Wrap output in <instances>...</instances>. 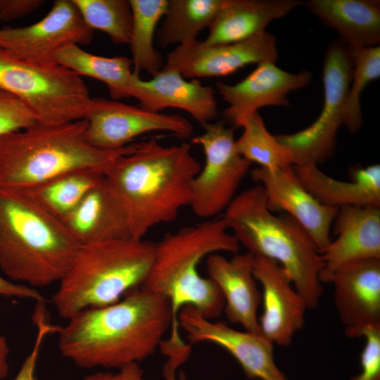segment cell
Here are the masks:
<instances>
[{
	"label": "cell",
	"instance_id": "21",
	"mask_svg": "<svg viewBox=\"0 0 380 380\" xmlns=\"http://www.w3.org/2000/svg\"><path fill=\"white\" fill-rule=\"evenodd\" d=\"M206 258L208 277L224 298V311L228 319L241 324L246 331L260 333L258 309L262 293L253 274V255L248 252L235 253L227 259L214 253Z\"/></svg>",
	"mask_w": 380,
	"mask_h": 380
},
{
	"label": "cell",
	"instance_id": "40",
	"mask_svg": "<svg viewBox=\"0 0 380 380\" xmlns=\"http://www.w3.org/2000/svg\"><path fill=\"white\" fill-rule=\"evenodd\" d=\"M165 379H166V380H176L175 376H170V377H168V378H166ZM181 380H185V378H184V376H182L181 377Z\"/></svg>",
	"mask_w": 380,
	"mask_h": 380
},
{
	"label": "cell",
	"instance_id": "37",
	"mask_svg": "<svg viewBox=\"0 0 380 380\" xmlns=\"http://www.w3.org/2000/svg\"><path fill=\"white\" fill-rule=\"evenodd\" d=\"M84 380H145L139 363L127 365L116 372H98L84 377Z\"/></svg>",
	"mask_w": 380,
	"mask_h": 380
},
{
	"label": "cell",
	"instance_id": "39",
	"mask_svg": "<svg viewBox=\"0 0 380 380\" xmlns=\"http://www.w3.org/2000/svg\"><path fill=\"white\" fill-rule=\"evenodd\" d=\"M10 349L6 338L0 335V380L5 378L8 372V357Z\"/></svg>",
	"mask_w": 380,
	"mask_h": 380
},
{
	"label": "cell",
	"instance_id": "10",
	"mask_svg": "<svg viewBox=\"0 0 380 380\" xmlns=\"http://www.w3.org/2000/svg\"><path fill=\"white\" fill-rule=\"evenodd\" d=\"M203 128L192 138L202 147L205 163L192 181L189 206L197 217L209 220L226 210L252 163L237 152L233 127L217 122Z\"/></svg>",
	"mask_w": 380,
	"mask_h": 380
},
{
	"label": "cell",
	"instance_id": "16",
	"mask_svg": "<svg viewBox=\"0 0 380 380\" xmlns=\"http://www.w3.org/2000/svg\"><path fill=\"white\" fill-rule=\"evenodd\" d=\"M253 274L262 286L260 333L274 345L287 346L304 324L308 307L286 271L273 260L253 256Z\"/></svg>",
	"mask_w": 380,
	"mask_h": 380
},
{
	"label": "cell",
	"instance_id": "2",
	"mask_svg": "<svg viewBox=\"0 0 380 380\" xmlns=\"http://www.w3.org/2000/svg\"><path fill=\"white\" fill-rule=\"evenodd\" d=\"M239 246L222 216L166 233L156 243L153 260L141 287L164 297L170 303V334L160 345L168 360H183L190 353V345L183 341L179 334L178 315L183 308L192 307L208 319L224 311V300L220 289L209 277L200 274L199 263L211 254L236 253Z\"/></svg>",
	"mask_w": 380,
	"mask_h": 380
},
{
	"label": "cell",
	"instance_id": "17",
	"mask_svg": "<svg viewBox=\"0 0 380 380\" xmlns=\"http://www.w3.org/2000/svg\"><path fill=\"white\" fill-rule=\"evenodd\" d=\"M308 70L290 73L265 61L239 82L231 85L222 82L216 84L222 99L229 104L224 116L234 127H240L248 115L265 106H290L287 95L292 91L306 87L311 81Z\"/></svg>",
	"mask_w": 380,
	"mask_h": 380
},
{
	"label": "cell",
	"instance_id": "4",
	"mask_svg": "<svg viewBox=\"0 0 380 380\" xmlns=\"http://www.w3.org/2000/svg\"><path fill=\"white\" fill-rule=\"evenodd\" d=\"M80 247L61 219L20 190L0 189V269L9 280L34 289L59 282Z\"/></svg>",
	"mask_w": 380,
	"mask_h": 380
},
{
	"label": "cell",
	"instance_id": "34",
	"mask_svg": "<svg viewBox=\"0 0 380 380\" xmlns=\"http://www.w3.org/2000/svg\"><path fill=\"white\" fill-rule=\"evenodd\" d=\"M36 122L29 107L17 96L0 90V137Z\"/></svg>",
	"mask_w": 380,
	"mask_h": 380
},
{
	"label": "cell",
	"instance_id": "29",
	"mask_svg": "<svg viewBox=\"0 0 380 380\" xmlns=\"http://www.w3.org/2000/svg\"><path fill=\"white\" fill-rule=\"evenodd\" d=\"M224 0H169L167 11L157 31L158 44L163 47L197 39L208 27Z\"/></svg>",
	"mask_w": 380,
	"mask_h": 380
},
{
	"label": "cell",
	"instance_id": "18",
	"mask_svg": "<svg viewBox=\"0 0 380 380\" xmlns=\"http://www.w3.org/2000/svg\"><path fill=\"white\" fill-rule=\"evenodd\" d=\"M329 283L348 337H362L370 327L380 326V259L349 263L337 270Z\"/></svg>",
	"mask_w": 380,
	"mask_h": 380
},
{
	"label": "cell",
	"instance_id": "9",
	"mask_svg": "<svg viewBox=\"0 0 380 380\" xmlns=\"http://www.w3.org/2000/svg\"><path fill=\"white\" fill-rule=\"evenodd\" d=\"M353 64L346 46L332 43L325 53L322 80L324 90L321 113L308 127L275 136L291 153L293 166L317 165L333 154L338 132L344 123V110Z\"/></svg>",
	"mask_w": 380,
	"mask_h": 380
},
{
	"label": "cell",
	"instance_id": "8",
	"mask_svg": "<svg viewBox=\"0 0 380 380\" xmlns=\"http://www.w3.org/2000/svg\"><path fill=\"white\" fill-rule=\"evenodd\" d=\"M0 90L21 99L44 124L85 119L91 100L82 77L72 70L54 61L22 59L1 47Z\"/></svg>",
	"mask_w": 380,
	"mask_h": 380
},
{
	"label": "cell",
	"instance_id": "13",
	"mask_svg": "<svg viewBox=\"0 0 380 380\" xmlns=\"http://www.w3.org/2000/svg\"><path fill=\"white\" fill-rule=\"evenodd\" d=\"M277 58V39L265 31L231 44L207 45L195 39L179 44L167 55L165 66L184 78L197 79L224 77L245 65Z\"/></svg>",
	"mask_w": 380,
	"mask_h": 380
},
{
	"label": "cell",
	"instance_id": "6",
	"mask_svg": "<svg viewBox=\"0 0 380 380\" xmlns=\"http://www.w3.org/2000/svg\"><path fill=\"white\" fill-rule=\"evenodd\" d=\"M86 120L59 124L35 122L0 137V189H23L82 169H105L137 144L115 150L92 146Z\"/></svg>",
	"mask_w": 380,
	"mask_h": 380
},
{
	"label": "cell",
	"instance_id": "24",
	"mask_svg": "<svg viewBox=\"0 0 380 380\" xmlns=\"http://www.w3.org/2000/svg\"><path fill=\"white\" fill-rule=\"evenodd\" d=\"M304 188L322 204L339 209L351 205L380 206V165L354 169L350 182L334 179L317 165L293 166Z\"/></svg>",
	"mask_w": 380,
	"mask_h": 380
},
{
	"label": "cell",
	"instance_id": "25",
	"mask_svg": "<svg viewBox=\"0 0 380 380\" xmlns=\"http://www.w3.org/2000/svg\"><path fill=\"white\" fill-rule=\"evenodd\" d=\"M303 4L348 46L380 42V4L373 0H308Z\"/></svg>",
	"mask_w": 380,
	"mask_h": 380
},
{
	"label": "cell",
	"instance_id": "31",
	"mask_svg": "<svg viewBox=\"0 0 380 380\" xmlns=\"http://www.w3.org/2000/svg\"><path fill=\"white\" fill-rule=\"evenodd\" d=\"M353 64L351 80L344 110V123L350 133L359 131L362 124L360 96L365 87L380 76V46H346Z\"/></svg>",
	"mask_w": 380,
	"mask_h": 380
},
{
	"label": "cell",
	"instance_id": "20",
	"mask_svg": "<svg viewBox=\"0 0 380 380\" xmlns=\"http://www.w3.org/2000/svg\"><path fill=\"white\" fill-rule=\"evenodd\" d=\"M334 240L322 252V283L356 261L380 259V206L351 205L338 209L333 222Z\"/></svg>",
	"mask_w": 380,
	"mask_h": 380
},
{
	"label": "cell",
	"instance_id": "15",
	"mask_svg": "<svg viewBox=\"0 0 380 380\" xmlns=\"http://www.w3.org/2000/svg\"><path fill=\"white\" fill-rule=\"evenodd\" d=\"M253 180L265 192L268 208L282 211L296 220L322 252L331 241L330 231L338 209L319 203L302 185L293 167L281 170L256 167Z\"/></svg>",
	"mask_w": 380,
	"mask_h": 380
},
{
	"label": "cell",
	"instance_id": "5",
	"mask_svg": "<svg viewBox=\"0 0 380 380\" xmlns=\"http://www.w3.org/2000/svg\"><path fill=\"white\" fill-rule=\"evenodd\" d=\"M229 230L253 256L277 262L287 273L308 309L322 293V253L308 233L289 215H274L257 184L236 194L222 215Z\"/></svg>",
	"mask_w": 380,
	"mask_h": 380
},
{
	"label": "cell",
	"instance_id": "3",
	"mask_svg": "<svg viewBox=\"0 0 380 380\" xmlns=\"http://www.w3.org/2000/svg\"><path fill=\"white\" fill-rule=\"evenodd\" d=\"M201 168L190 144L165 146L157 138L115 158L105 169L104 181L125 213L131 236L144 239L153 227L174 221L189 205Z\"/></svg>",
	"mask_w": 380,
	"mask_h": 380
},
{
	"label": "cell",
	"instance_id": "27",
	"mask_svg": "<svg viewBox=\"0 0 380 380\" xmlns=\"http://www.w3.org/2000/svg\"><path fill=\"white\" fill-rule=\"evenodd\" d=\"M52 60L81 77H90L105 83L112 100L131 97L134 77L131 58L97 56L77 44H71L57 51Z\"/></svg>",
	"mask_w": 380,
	"mask_h": 380
},
{
	"label": "cell",
	"instance_id": "22",
	"mask_svg": "<svg viewBox=\"0 0 380 380\" xmlns=\"http://www.w3.org/2000/svg\"><path fill=\"white\" fill-rule=\"evenodd\" d=\"M61 220L80 246L132 237L125 213L104 178Z\"/></svg>",
	"mask_w": 380,
	"mask_h": 380
},
{
	"label": "cell",
	"instance_id": "36",
	"mask_svg": "<svg viewBox=\"0 0 380 380\" xmlns=\"http://www.w3.org/2000/svg\"><path fill=\"white\" fill-rule=\"evenodd\" d=\"M42 0H0V20L9 22L21 18L38 9Z\"/></svg>",
	"mask_w": 380,
	"mask_h": 380
},
{
	"label": "cell",
	"instance_id": "35",
	"mask_svg": "<svg viewBox=\"0 0 380 380\" xmlns=\"http://www.w3.org/2000/svg\"><path fill=\"white\" fill-rule=\"evenodd\" d=\"M360 355L361 372L350 380H380V326L367 328Z\"/></svg>",
	"mask_w": 380,
	"mask_h": 380
},
{
	"label": "cell",
	"instance_id": "1",
	"mask_svg": "<svg viewBox=\"0 0 380 380\" xmlns=\"http://www.w3.org/2000/svg\"><path fill=\"white\" fill-rule=\"evenodd\" d=\"M170 325L168 300L139 287L115 303L68 319L57 332L58 346L77 367L119 369L152 355Z\"/></svg>",
	"mask_w": 380,
	"mask_h": 380
},
{
	"label": "cell",
	"instance_id": "12",
	"mask_svg": "<svg viewBox=\"0 0 380 380\" xmlns=\"http://www.w3.org/2000/svg\"><path fill=\"white\" fill-rule=\"evenodd\" d=\"M94 30L84 21L72 0H56L40 20L20 27L0 29V47L22 59L53 61L54 54L71 44H87Z\"/></svg>",
	"mask_w": 380,
	"mask_h": 380
},
{
	"label": "cell",
	"instance_id": "28",
	"mask_svg": "<svg viewBox=\"0 0 380 380\" xmlns=\"http://www.w3.org/2000/svg\"><path fill=\"white\" fill-rule=\"evenodd\" d=\"M132 25L129 45L133 72L144 70L152 76L163 68L160 52L153 46L156 27L164 17L169 0H129Z\"/></svg>",
	"mask_w": 380,
	"mask_h": 380
},
{
	"label": "cell",
	"instance_id": "30",
	"mask_svg": "<svg viewBox=\"0 0 380 380\" xmlns=\"http://www.w3.org/2000/svg\"><path fill=\"white\" fill-rule=\"evenodd\" d=\"M240 127L243 133L235 141L237 152L251 163L260 167L281 170L293 166L290 151L272 135L258 112L246 116Z\"/></svg>",
	"mask_w": 380,
	"mask_h": 380
},
{
	"label": "cell",
	"instance_id": "11",
	"mask_svg": "<svg viewBox=\"0 0 380 380\" xmlns=\"http://www.w3.org/2000/svg\"><path fill=\"white\" fill-rule=\"evenodd\" d=\"M84 120L87 141L103 150L123 148L135 137L151 132H167L179 139L193 134L191 122L179 114L150 112L101 97L91 98Z\"/></svg>",
	"mask_w": 380,
	"mask_h": 380
},
{
	"label": "cell",
	"instance_id": "32",
	"mask_svg": "<svg viewBox=\"0 0 380 380\" xmlns=\"http://www.w3.org/2000/svg\"><path fill=\"white\" fill-rule=\"evenodd\" d=\"M87 25L105 32L116 44H129L132 14L129 0H72Z\"/></svg>",
	"mask_w": 380,
	"mask_h": 380
},
{
	"label": "cell",
	"instance_id": "7",
	"mask_svg": "<svg viewBox=\"0 0 380 380\" xmlns=\"http://www.w3.org/2000/svg\"><path fill=\"white\" fill-rule=\"evenodd\" d=\"M156 243L127 237L80 246L52 296L61 317L119 301L139 288L152 265Z\"/></svg>",
	"mask_w": 380,
	"mask_h": 380
},
{
	"label": "cell",
	"instance_id": "33",
	"mask_svg": "<svg viewBox=\"0 0 380 380\" xmlns=\"http://www.w3.org/2000/svg\"><path fill=\"white\" fill-rule=\"evenodd\" d=\"M45 305L36 304L32 320L37 327V334L30 353L24 360L20 369L13 380H39L35 376V370L39 357L40 350L46 336L52 333H57L59 326L52 324L46 317Z\"/></svg>",
	"mask_w": 380,
	"mask_h": 380
},
{
	"label": "cell",
	"instance_id": "19",
	"mask_svg": "<svg viewBox=\"0 0 380 380\" xmlns=\"http://www.w3.org/2000/svg\"><path fill=\"white\" fill-rule=\"evenodd\" d=\"M130 96L140 108L160 113L167 108L187 112L203 127L217 115L215 91L198 79L186 80L177 70L165 65L149 80L134 73Z\"/></svg>",
	"mask_w": 380,
	"mask_h": 380
},
{
	"label": "cell",
	"instance_id": "14",
	"mask_svg": "<svg viewBox=\"0 0 380 380\" xmlns=\"http://www.w3.org/2000/svg\"><path fill=\"white\" fill-rule=\"evenodd\" d=\"M178 324L190 346L208 342L222 347L235 358L248 378L286 380L274 362V344L261 333L239 331L224 322H212L190 306L180 310Z\"/></svg>",
	"mask_w": 380,
	"mask_h": 380
},
{
	"label": "cell",
	"instance_id": "23",
	"mask_svg": "<svg viewBox=\"0 0 380 380\" xmlns=\"http://www.w3.org/2000/svg\"><path fill=\"white\" fill-rule=\"evenodd\" d=\"M302 4L299 0H224L203 42L216 45L246 40Z\"/></svg>",
	"mask_w": 380,
	"mask_h": 380
},
{
	"label": "cell",
	"instance_id": "38",
	"mask_svg": "<svg viewBox=\"0 0 380 380\" xmlns=\"http://www.w3.org/2000/svg\"><path fill=\"white\" fill-rule=\"evenodd\" d=\"M0 295L7 297L32 299L35 301L44 300L39 291L23 284L13 282L0 276Z\"/></svg>",
	"mask_w": 380,
	"mask_h": 380
},
{
	"label": "cell",
	"instance_id": "26",
	"mask_svg": "<svg viewBox=\"0 0 380 380\" xmlns=\"http://www.w3.org/2000/svg\"><path fill=\"white\" fill-rule=\"evenodd\" d=\"M103 178V170L82 169L68 172L18 190L61 220L70 214L92 189L101 184Z\"/></svg>",
	"mask_w": 380,
	"mask_h": 380
}]
</instances>
